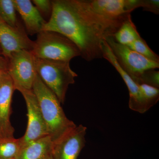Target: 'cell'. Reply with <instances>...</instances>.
I'll use <instances>...</instances> for the list:
<instances>
[{
	"instance_id": "cell-1",
	"label": "cell",
	"mask_w": 159,
	"mask_h": 159,
	"mask_svg": "<svg viewBox=\"0 0 159 159\" xmlns=\"http://www.w3.org/2000/svg\"><path fill=\"white\" fill-rule=\"evenodd\" d=\"M51 2L52 13L43 31L64 35L77 46L80 56L88 61L102 58L103 41L113 36L128 17L117 20L107 19L92 11L84 0Z\"/></svg>"
},
{
	"instance_id": "cell-2",
	"label": "cell",
	"mask_w": 159,
	"mask_h": 159,
	"mask_svg": "<svg viewBox=\"0 0 159 159\" xmlns=\"http://www.w3.org/2000/svg\"><path fill=\"white\" fill-rule=\"evenodd\" d=\"M32 91L37 98L48 135L53 143L77 126L66 117L56 95L43 83L38 74Z\"/></svg>"
},
{
	"instance_id": "cell-10",
	"label": "cell",
	"mask_w": 159,
	"mask_h": 159,
	"mask_svg": "<svg viewBox=\"0 0 159 159\" xmlns=\"http://www.w3.org/2000/svg\"><path fill=\"white\" fill-rule=\"evenodd\" d=\"M34 41L26 34L24 28H14L8 25L0 17V46L6 59L16 51H32Z\"/></svg>"
},
{
	"instance_id": "cell-9",
	"label": "cell",
	"mask_w": 159,
	"mask_h": 159,
	"mask_svg": "<svg viewBox=\"0 0 159 159\" xmlns=\"http://www.w3.org/2000/svg\"><path fill=\"white\" fill-rule=\"evenodd\" d=\"M87 128L77 125L59 140L53 143V159H77L85 146Z\"/></svg>"
},
{
	"instance_id": "cell-21",
	"label": "cell",
	"mask_w": 159,
	"mask_h": 159,
	"mask_svg": "<svg viewBox=\"0 0 159 159\" xmlns=\"http://www.w3.org/2000/svg\"><path fill=\"white\" fill-rule=\"evenodd\" d=\"M35 7L38 9L42 16L51 17L52 11V4L51 1L49 0H33ZM50 19V18H49Z\"/></svg>"
},
{
	"instance_id": "cell-12",
	"label": "cell",
	"mask_w": 159,
	"mask_h": 159,
	"mask_svg": "<svg viewBox=\"0 0 159 159\" xmlns=\"http://www.w3.org/2000/svg\"><path fill=\"white\" fill-rule=\"evenodd\" d=\"M102 58L106 59L110 63L121 76L129 92V106L132 110L141 113H144L148 110L147 104L142 96L139 85L132 79L117 62L115 55L106 41H104L102 46Z\"/></svg>"
},
{
	"instance_id": "cell-7",
	"label": "cell",
	"mask_w": 159,
	"mask_h": 159,
	"mask_svg": "<svg viewBox=\"0 0 159 159\" xmlns=\"http://www.w3.org/2000/svg\"><path fill=\"white\" fill-rule=\"evenodd\" d=\"M24 97L27 106L28 125L25 133L20 138L21 148L41 138L48 136L37 98L32 90L16 89Z\"/></svg>"
},
{
	"instance_id": "cell-22",
	"label": "cell",
	"mask_w": 159,
	"mask_h": 159,
	"mask_svg": "<svg viewBox=\"0 0 159 159\" xmlns=\"http://www.w3.org/2000/svg\"><path fill=\"white\" fill-rule=\"evenodd\" d=\"M143 10L150 11L155 14L159 13V0H143Z\"/></svg>"
},
{
	"instance_id": "cell-11",
	"label": "cell",
	"mask_w": 159,
	"mask_h": 159,
	"mask_svg": "<svg viewBox=\"0 0 159 159\" xmlns=\"http://www.w3.org/2000/svg\"><path fill=\"white\" fill-rule=\"evenodd\" d=\"M15 90L13 81L5 70L0 81V139L14 138L15 129L10 121V116Z\"/></svg>"
},
{
	"instance_id": "cell-23",
	"label": "cell",
	"mask_w": 159,
	"mask_h": 159,
	"mask_svg": "<svg viewBox=\"0 0 159 159\" xmlns=\"http://www.w3.org/2000/svg\"><path fill=\"white\" fill-rule=\"evenodd\" d=\"M5 70H6V69H2L0 66V81H1L2 77L3 72H4Z\"/></svg>"
},
{
	"instance_id": "cell-5",
	"label": "cell",
	"mask_w": 159,
	"mask_h": 159,
	"mask_svg": "<svg viewBox=\"0 0 159 159\" xmlns=\"http://www.w3.org/2000/svg\"><path fill=\"white\" fill-rule=\"evenodd\" d=\"M105 41L119 65L134 81L138 80L145 71L159 68V63L148 59L127 46L117 43L113 36L107 38Z\"/></svg>"
},
{
	"instance_id": "cell-25",
	"label": "cell",
	"mask_w": 159,
	"mask_h": 159,
	"mask_svg": "<svg viewBox=\"0 0 159 159\" xmlns=\"http://www.w3.org/2000/svg\"><path fill=\"white\" fill-rule=\"evenodd\" d=\"M48 159H52V156H51L50 157H49V158Z\"/></svg>"
},
{
	"instance_id": "cell-3",
	"label": "cell",
	"mask_w": 159,
	"mask_h": 159,
	"mask_svg": "<svg viewBox=\"0 0 159 159\" xmlns=\"http://www.w3.org/2000/svg\"><path fill=\"white\" fill-rule=\"evenodd\" d=\"M36 72L43 83L64 103L70 84L75 83L77 74L71 69L70 61L40 59L35 57Z\"/></svg>"
},
{
	"instance_id": "cell-18",
	"label": "cell",
	"mask_w": 159,
	"mask_h": 159,
	"mask_svg": "<svg viewBox=\"0 0 159 159\" xmlns=\"http://www.w3.org/2000/svg\"><path fill=\"white\" fill-rule=\"evenodd\" d=\"M127 47L148 59L159 63L158 55L150 49L146 41L142 37L135 40Z\"/></svg>"
},
{
	"instance_id": "cell-8",
	"label": "cell",
	"mask_w": 159,
	"mask_h": 159,
	"mask_svg": "<svg viewBox=\"0 0 159 159\" xmlns=\"http://www.w3.org/2000/svg\"><path fill=\"white\" fill-rule=\"evenodd\" d=\"M89 8L107 19H124L134 9L142 7L143 0H84Z\"/></svg>"
},
{
	"instance_id": "cell-13",
	"label": "cell",
	"mask_w": 159,
	"mask_h": 159,
	"mask_svg": "<svg viewBox=\"0 0 159 159\" xmlns=\"http://www.w3.org/2000/svg\"><path fill=\"white\" fill-rule=\"evenodd\" d=\"M16 10L24 21L27 32L30 35L43 31L47 21L44 19L30 0H13Z\"/></svg>"
},
{
	"instance_id": "cell-4",
	"label": "cell",
	"mask_w": 159,
	"mask_h": 159,
	"mask_svg": "<svg viewBox=\"0 0 159 159\" xmlns=\"http://www.w3.org/2000/svg\"><path fill=\"white\" fill-rule=\"evenodd\" d=\"M31 51L36 58L70 62L81 55L77 46L70 40L52 31H43L37 34Z\"/></svg>"
},
{
	"instance_id": "cell-16",
	"label": "cell",
	"mask_w": 159,
	"mask_h": 159,
	"mask_svg": "<svg viewBox=\"0 0 159 159\" xmlns=\"http://www.w3.org/2000/svg\"><path fill=\"white\" fill-rule=\"evenodd\" d=\"M13 0H0V17L14 28H23L19 22Z\"/></svg>"
},
{
	"instance_id": "cell-15",
	"label": "cell",
	"mask_w": 159,
	"mask_h": 159,
	"mask_svg": "<svg viewBox=\"0 0 159 159\" xmlns=\"http://www.w3.org/2000/svg\"><path fill=\"white\" fill-rule=\"evenodd\" d=\"M113 37L117 43L126 46L141 37L132 20L130 14L122 23Z\"/></svg>"
},
{
	"instance_id": "cell-17",
	"label": "cell",
	"mask_w": 159,
	"mask_h": 159,
	"mask_svg": "<svg viewBox=\"0 0 159 159\" xmlns=\"http://www.w3.org/2000/svg\"><path fill=\"white\" fill-rule=\"evenodd\" d=\"M20 148L19 139H0V159L16 158Z\"/></svg>"
},
{
	"instance_id": "cell-14",
	"label": "cell",
	"mask_w": 159,
	"mask_h": 159,
	"mask_svg": "<svg viewBox=\"0 0 159 159\" xmlns=\"http://www.w3.org/2000/svg\"><path fill=\"white\" fill-rule=\"evenodd\" d=\"M53 142L49 136L21 148L17 159H48L51 156Z\"/></svg>"
},
{
	"instance_id": "cell-24",
	"label": "cell",
	"mask_w": 159,
	"mask_h": 159,
	"mask_svg": "<svg viewBox=\"0 0 159 159\" xmlns=\"http://www.w3.org/2000/svg\"><path fill=\"white\" fill-rule=\"evenodd\" d=\"M2 57H0V66L2 65Z\"/></svg>"
},
{
	"instance_id": "cell-6",
	"label": "cell",
	"mask_w": 159,
	"mask_h": 159,
	"mask_svg": "<svg viewBox=\"0 0 159 159\" xmlns=\"http://www.w3.org/2000/svg\"><path fill=\"white\" fill-rule=\"evenodd\" d=\"M6 70L13 81L15 89L18 88L32 90L37 75L35 57L31 51H16L6 59Z\"/></svg>"
},
{
	"instance_id": "cell-26",
	"label": "cell",
	"mask_w": 159,
	"mask_h": 159,
	"mask_svg": "<svg viewBox=\"0 0 159 159\" xmlns=\"http://www.w3.org/2000/svg\"><path fill=\"white\" fill-rule=\"evenodd\" d=\"M17 159L16 158H11V159Z\"/></svg>"
},
{
	"instance_id": "cell-19",
	"label": "cell",
	"mask_w": 159,
	"mask_h": 159,
	"mask_svg": "<svg viewBox=\"0 0 159 159\" xmlns=\"http://www.w3.org/2000/svg\"><path fill=\"white\" fill-rule=\"evenodd\" d=\"M138 84L149 110L159 101V88L145 84Z\"/></svg>"
},
{
	"instance_id": "cell-20",
	"label": "cell",
	"mask_w": 159,
	"mask_h": 159,
	"mask_svg": "<svg viewBox=\"0 0 159 159\" xmlns=\"http://www.w3.org/2000/svg\"><path fill=\"white\" fill-rule=\"evenodd\" d=\"M159 71L156 70H149L144 72L135 82L138 84H145L159 88Z\"/></svg>"
}]
</instances>
